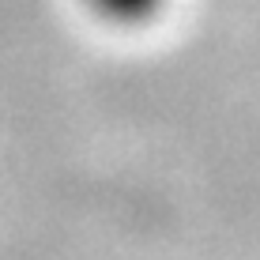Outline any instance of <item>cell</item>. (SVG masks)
<instances>
[{
	"instance_id": "obj_1",
	"label": "cell",
	"mask_w": 260,
	"mask_h": 260,
	"mask_svg": "<svg viewBox=\"0 0 260 260\" xmlns=\"http://www.w3.org/2000/svg\"><path fill=\"white\" fill-rule=\"evenodd\" d=\"M98 4H102L110 15H128L132 19V15H143L155 0H98Z\"/></svg>"
}]
</instances>
